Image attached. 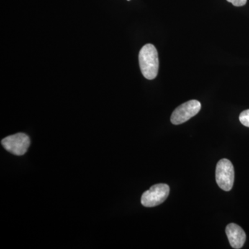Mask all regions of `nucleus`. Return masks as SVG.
Here are the masks:
<instances>
[{
  "mask_svg": "<svg viewBox=\"0 0 249 249\" xmlns=\"http://www.w3.org/2000/svg\"><path fill=\"white\" fill-rule=\"evenodd\" d=\"M139 66L142 74L146 79H155L158 74V52L153 45L147 44L142 47L139 55Z\"/></svg>",
  "mask_w": 249,
  "mask_h": 249,
  "instance_id": "obj_1",
  "label": "nucleus"
},
{
  "mask_svg": "<svg viewBox=\"0 0 249 249\" xmlns=\"http://www.w3.org/2000/svg\"><path fill=\"white\" fill-rule=\"evenodd\" d=\"M215 177L219 188L223 191H230L235 178V172L231 162L227 159L219 160L216 167Z\"/></svg>",
  "mask_w": 249,
  "mask_h": 249,
  "instance_id": "obj_2",
  "label": "nucleus"
},
{
  "mask_svg": "<svg viewBox=\"0 0 249 249\" xmlns=\"http://www.w3.org/2000/svg\"><path fill=\"white\" fill-rule=\"evenodd\" d=\"M170 193V187L164 183L152 186L142 196V204L145 207H155L164 202Z\"/></svg>",
  "mask_w": 249,
  "mask_h": 249,
  "instance_id": "obj_3",
  "label": "nucleus"
},
{
  "mask_svg": "<svg viewBox=\"0 0 249 249\" xmlns=\"http://www.w3.org/2000/svg\"><path fill=\"white\" fill-rule=\"evenodd\" d=\"M201 107V103L196 100H191L183 103L173 111L170 119L172 124H180L186 122L196 115L200 111Z\"/></svg>",
  "mask_w": 249,
  "mask_h": 249,
  "instance_id": "obj_4",
  "label": "nucleus"
},
{
  "mask_svg": "<svg viewBox=\"0 0 249 249\" xmlns=\"http://www.w3.org/2000/svg\"><path fill=\"white\" fill-rule=\"evenodd\" d=\"M1 144L8 152L13 155L21 156L27 152L30 145V139L27 134L18 133L2 139Z\"/></svg>",
  "mask_w": 249,
  "mask_h": 249,
  "instance_id": "obj_5",
  "label": "nucleus"
},
{
  "mask_svg": "<svg viewBox=\"0 0 249 249\" xmlns=\"http://www.w3.org/2000/svg\"><path fill=\"white\" fill-rule=\"evenodd\" d=\"M226 233L229 239V243L233 249L242 248L245 245L247 235L243 229L237 224H229L226 228Z\"/></svg>",
  "mask_w": 249,
  "mask_h": 249,
  "instance_id": "obj_6",
  "label": "nucleus"
},
{
  "mask_svg": "<svg viewBox=\"0 0 249 249\" xmlns=\"http://www.w3.org/2000/svg\"><path fill=\"white\" fill-rule=\"evenodd\" d=\"M240 121L243 125L249 127V109H247L241 113Z\"/></svg>",
  "mask_w": 249,
  "mask_h": 249,
  "instance_id": "obj_7",
  "label": "nucleus"
},
{
  "mask_svg": "<svg viewBox=\"0 0 249 249\" xmlns=\"http://www.w3.org/2000/svg\"><path fill=\"white\" fill-rule=\"evenodd\" d=\"M227 1L235 6H242L247 4V0H227Z\"/></svg>",
  "mask_w": 249,
  "mask_h": 249,
  "instance_id": "obj_8",
  "label": "nucleus"
},
{
  "mask_svg": "<svg viewBox=\"0 0 249 249\" xmlns=\"http://www.w3.org/2000/svg\"><path fill=\"white\" fill-rule=\"evenodd\" d=\"M127 1H130V0H127Z\"/></svg>",
  "mask_w": 249,
  "mask_h": 249,
  "instance_id": "obj_9",
  "label": "nucleus"
}]
</instances>
